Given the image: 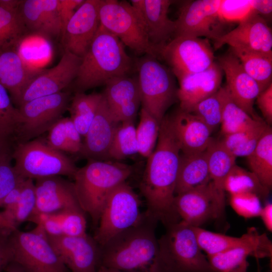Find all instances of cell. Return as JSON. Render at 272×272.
I'll return each mask as SVG.
<instances>
[{
	"instance_id": "obj_1",
	"label": "cell",
	"mask_w": 272,
	"mask_h": 272,
	"mask_svg": "<svg viewBox=\"0 0 272 272\" xmlns=\"http://www.w3.org/2000/svg\"><path fill=\"white\" fill-rule=\"evenodd\" d=\"M180 152L170 117L165 116L160 123L155 149L147 158L140 186L147 203L146 213L166 227L180 221L174 206Z\"/></svg>"
},
{
	"instance_id": "obj_2",
	"label": "cell",
	"mask_w": 272,
	"mask_h": 272,
	"mask_svg": "<svg viewBox=\"0 0 272 272\" xmlns=\"http://www.w3.org/2000/svg\"><path fill=\"white\" fill-rule=\"evenodd\" d=\"M157 220L143 213L139 221L100 247V265L127 272L150 270L156 257Z\"/></svg>"
},
{
	"instance_id": "obj_3",
	"label": "cell",
	"mask_w": 272,
	"mask_h": 272,
	"mask_svg": "<svg viewBox=\"0 0 272 272\" xmlns=\"http://www.w3.org/2000/svg\"><path fill=\"white\" fill-rule=\"evenodd\" d=\"M131 58L120 40L100 25L87 51L82 57L74 87L76 92L102 85L115 78L127 76Z\"/></svg>"
},
{
	"instance_id": "obj_4",
	"label": "cell",
	"mask_w": 272,
	"mask_h": 272,
	"mask_svg": "<svg viewBox=\"0 0 272 272\" xmlns=\"http://www.w3.org/2000/svg\"><path fill=\"white\" fill-rule=\"evenodd\" d=\"M132 173L131 166L107 160H89L85 166L78 169L73 182L77 198L95 229L107 196Z\"/></svg>"
},
{
	"instance_id": "obj_5",
	"label": "cell",
	"mask_w": 272,
	"mask_h": 272,
	"mask_svg": "<svg viewBox=\"0 0 272 272\" xmlns=\"http://www.w3.org/2000/svg\"><path fill=\"white\" fill-rule=\"evenodd\" d=\"M158 239L154 272H215L197 242L193 226L180 221Z\"/></svg>"
},
{
	"instance_id": "obj_6",
	"label": "cell",
	"mask_w": 272,
	"mask_h": 272,
	"mask_svg": "<svg viewBox=\"0 0 272 272\" xmlns=\"http://www.w3.org/2000/svg\"><path fill=\"white\" fill-rule=\"evenodd\" d=\"M100 25L135 53L158 57V48L152 44L139 11L123 1L101 0Z\"/></svg>"
},
{
	"instance_id": "obj_7",
	"label": "cell",
	"mask_w": 272,
	"mask_h": 272,
	"mask_svg": "<svg viewBox=\"0 0 272 272\" xmlns=\"http://www.w3.org/2000/svg\"><path fill=\"white\" fill-rule=\"evenodd\" d=\"M152 55L146 54L136 62L142 108L158 122L177 97L173 74Z\"/></svg>"
},
{
	"instance_id": "obj_8",
	"label": "cell",
	"mask_w": 272,
	"mask_h": 272,
	"mask_svg": "<svg viewBox=\"0 0 272 272\" xmlns=\"http://www.w3.org/2000/svg\"><path fill=\"white\" fill-rule=\"evenodd\" d=\"M12 156L16 171L24 179L36 180L52 176L74 178L78 169L63 152L39 139L18 143Z\"/></svg>"
},
{
	"instance_id": "obj_9",
	"label": "cell",
	"mask_w": 272,
	"mask_h": 272,
	"mask_svg": "<svg viewBox=\"0 0 272 272\" xmlns=\"http://www.w3.org/2000/svg\"><path fill=\"white\" fill-rule=\"evenodd\" d=\"M10 239L13 261L24 272H70L39 226L29 231L14 230Z\"/></svg>"
},
{
	"instance_id": "obj_10",
	"label": "cell",
	"mask_w": 272,
	"mask_h": 272,
	"mask_svg": "<svg viewBox=\"0 0 272 272\" xmlns=\"http://www.w3.org/2000/svg\"><path fill=\"white\" fill-rule=\"evenodd\" d=\"M140 207L138 195L126 181L115 187L106 198L93 237L100 247L137 224L143 214Z\"/></svg>"
},
{
	"instance_id": "obj_11",
	"label": "cell",
	"mask_w": 272,
	"mask_h": 272,
	"mask_svg": "<svg viewBox=\"0 0 272 272\" xmlns=\"http://www.w3.org/2000/svg\"><path fill=\"white\" fill-rule=\"evenodd\" d=\"M70 97L69 92L61 91L19 106V124L16 134L18 143L32 140L48 131L62 117L68 108Z\"/></svg>"
},
{
	"instance_id": "obj_12",
	"label": "cell",
	"mask_w": 272,
	"mask_h": 272,
	"mask_svg": "<svg viewBox=\"0 0 272 272\" xmlns=\"http://www.w3.org/2000/svg\"><path fill=\"white\" fill-rule=\"evenodd\" d=\"M158 57L168 63L178 79L202 72L215 62L209 40L190 36L174 37L159 48Z\"/></svg>"
},
{
	"instance_id": "obj_13",
	"label": "cell",
	"mask_w": 272,
	"mask_h": 272,
	"mask_svg": "<svg viewBox=\"0 0 272 272\" xmlns=\"http://www.w3.org/2000/svg\"><path fill=\"white\" fill-rule=\"evenodd\" d=\"M221 0H196L185 2L179 9L175 21L174 37H205L213 41L226 33V23L221 17Z\"/></svg>"
},
{
	"instance_id": "obj_14",
	"label": "cell",
	"mask_w": 272,
	"mask_h": 272,
	"mask_svg": "<svg viewBox=\"0 0 272 272\" xmlns=\"http://www.w3.org/2000/svg\"><path fill=\"white\" fill-rule=\"evenodd\" d=\"M225 205V195L218 191L212 181L176 195L174 199L180 221L196 227L221 217Z\"/></svg>"
},
{
	"instance_id": "obj_15",
	"label": "cell",
	"mask_w": 272,
	"mask_h": 272,
	"mask_svg": "<svg viewBox=\"0 0 272 272\" xmlns=\"http://www.w3.org/2000/svg\"><path fill=\"white\" fill-rule=\"evenodd\" d=\"M81 60V57L64 51L56 65L39 71L33 77L15 104L20 106L34 99L62 91L76 78Z\"/></svg>"
},
{
	"instance_id": "obj_16",
	"label": "cell",
	"mask_w": 272,
	"mask_h": 272,
	"mask_svg": "<svg viewBox=\"0 0 272 272\" xmlns=\"http://www.w3.org/2000/svg\"><path fill=\"white\" fill-rule=\"evenodd\" d=\"M218 49L225 44L272 56V32L266 20L253 10L237 27L214 40Z\"/></svg>"
},
{
	"instance_id": "obj_17",
	"label": "cell",
	"mask_w": 272,
	"mask_h": 272,
	"mask_svg": "<svg viewBox=\"0 0 272 272\" xmlns=\"http://www.w3.org/2000/svg\"><path fill=\"white\" fill-rule=\"evenodd\" d=\"M101 0H85L76 10L61 33L64 51L83 57L100 26Z\"/></svg>"
},
{
	"instance_id": "obj_18",
	"label": "cell",
	"mask_w": 272,
	"mask_h": 272,
	"mask_svg": "<svg viewBox=\"0 0 272 272\" xmlns=\"http://www.w3.org/2000/svg\"><path fill=\"white\" fill-rule=\"evenodd\" d=\"M47 237L70 272H97L100 265L101 250L93 237L87 234L80 236Z\"/></svg>"
},
{
	"instance_id": "obj_19",
	"label": "cell",
	"mask_w": 272,
	"mask_h": 272,
	"mask_svg": "<svg viewBox=\"0 0 272 272\" xmlns=\"http://www.w3.org/2000/svg\"><path fill=\"white\" fill-rule=\"evenodd\" d=\"M218 63L226 76L225 87L232 101L252 118H260L253 108L254 102L261 92L258 84L231 51L219 57Z\"/></svg>"
},
{
	"instance_id": "obj_20",
	"label": "cell",
	"mask_w": 272,
	"mask_h": 272,
	"mask_svg": "<svg viewBox=\"0 0 272 272\" xmlns=\"http://www.w3.org/2000/svg\"><path fill=\"white\" fill-rule=\"evenodd\" d=\"M35 185L36 204L33 214H52L66 210L82 209L77 198L74 183L62 176L39 178L35 180Z\"/></svg>"
},
{
	"instance_id": "obj_21",
	"label": "cell",
	"mask_w": 272,
	"mask_h": 272,
	"mask_svg": "<svg viewBox=\"0 0 272 272\" xmlns=\"http://www.w3.org/2000/svg\"><path fill=\"white\" fill-rule=\"evenodd\" d=\"M103 95L114 119L118 123L133 121L141 104L137 78H115L106 84Z\"/></svg>"
},
{
	"instance_id": "obj_22",
	"label": "cell",
	"mask_w": 272,
	"mask_h": 272,
	"mask_svg": "<svg viewBox=\"0 0 272 272\" xmlns=\"http://www.w3.org/2000/svg\"><path fill=\"white\" fill-rule=\"evenodd\" d=\"M119 124L112 116L103 95L96 114L84 137L80 154L88 160H108V151Z\"/></svg>"
},
{
	"instance_id": "obj_23",
	"label": "cell",
	"mask_w": 272,
	"mask_h": 272,
	"mask_svg": "<svg viewBox=\"0 0 272 272\" xmlns=\"http://www.w3.org/2000/svg\"><path fill=\"white\" fill-rule=\"evenodd\" d=\"M222 77V70L214 62L202 72L178 79L177 97L180 102V109L189 112L199 102L217 92L221 87Z\"/></svg>"
},
{
	"instance_id": "obj_24",
	"label": "cell",
	"mask_w": 272,
	"mask_h": 272,
	"mask_svg": "<svg viewBox=\"0 0 272 272\" xmlns=\"http://www.w3.org/2000/svg\"><path fill=\"white\" fill-rule=\"evenodd\" d=\"M18 12L27 30L50 37L61 35L59 0L22 1Z\"/></svg>"
},
{
	"instance_id": "obj_25",
	"label": "cell",
	"mask_w": 272,
	"mask_h": 272,
	"mask_svg": "<svg viewBox=\"0 0 272 272\" xmlns=\"http://www.w3.org/2000/svg\"><path fill=\"white\" fill-rule=\"evenodd\" d=\"M170 0H132L131 4L140 13L150 42L158 48L174 35L175 22L169 19Z\"/></svg>"
},
{
	"instance_id": "obj_26",
	"label": "cell",
	"mask_w": 272,
	"mask_h": 272,
	"mask_svg": "<svg viewBox=\"0 0 272 272\" xmlns=\"http://www.w3.org/2000/svg\"><path fill=\"white\" fill-rule=\"evenodd\" d=\"M250 256L256 259L271 258L272 243L265 233L244 246L207 257L215 272H248Z\"/></svg>"
},
{
	"instance_id": "obj_27",
	"label": "cell",
	"mask_w": 272,
	"mask_h": 272,
	"mask_svg": "<svg viewBox=\"0 0 272 272\" xmlns=\"http://www.w3.org/2000/svg\"><path fill=\"white\" fill-rule=\"evenodd\" d=\"M169 117L182 154L206 150L213 140L211 137L213 131L203 121L191 113L181 109Z\"/></svg>"
},
{
	"instance_id": "obj_28",
	"label": "cell",
	"mask_w": 272,
	"mask_h": 272,
	"mask_svg": "<svg viewBox=\"0 0 272 272\" xmlns=\"http://www.w3.org/2000/svg\"><path fill=\"white\" fill-rule=\"evenodd\" d=\"M31 70L14 48L0 50V84L10 93L15 104L22 92L38 72Z\"/></svg>"
},
{
	"instance_id": "obj_29",
	"label": "cell",
	"mask_w": 272,
	"mask_h": 272,
	"mask_svg": "<svg viewBox=\"0 0 272 272\" xmlns=\"http://www.w3.org/2000/svg\"><path fill=\"white\" fill-rule=\"evenodd\" d=\"M210 181L206 151L192 154H180L175 195Z\"/></svg>"
},
{
	"instance_id": "obj_30",
	"label": "cell",
	"mask_w": 272,
	"mask_h": 272,
	"mask_svg": "<svg viewBox=\"0 0 272 272\" xmlns=\"http://www.w3.org/2000/svg\"><path fill=\"white\" fill-rule=\"evenodd\" d=\"M201 250L207 256L223 253L244 246L255 240L259 235L255 227L249 228L241 237H233L193 227Z\"/></svg>"
},
{
	"instance_id": "obj_31",
	"label": "cell",
	"mask_w": 272,
	"mask_h": 272,
	"mask_svg": "<svg viewBox=\"0 0 272 272\" xmlns=\"http://www.w3.org/2000/svg\"><path fill=\"white\" fill-rule=\"evenodd\" d=\"M248 165L262 185L272 186V130L268 125L253 152L247 157Z\"/></svg>"
},
{
	"instance_id": "obj_32",
	"label": "cell",
	"mask_w": 272,
	"mask_h": 272,
	"mask_svg": "<svg viewBox=\"0 0 272 272\" xmlns=\"http://www.w3.org/2000/svg\"><path fill=\"white\" fill-rule=\"evenodd\" d=\"M206 152L211 181L218 191L225 195L224 181L236 164V158L225 148L220 141L213 139Z\"/></svg>"
},
{
	"instance_id": "obj_33",
	"label": "cell",
	"mask_w": 272,
	"mask_h": 272,
	"mask_svg": "<svg viewBox=\"0 0 272 272\" xmlns=\"http://www.w3.org/2000/svg\"><path fill=\"white\" fill-rule=\"evenodd\" d=\"M103 98L101 93L76 92L67 109L70 118L81 136L86 135Z\"/></svg>"
},
{
	"instance_id": "obj_34",
	"label": "cell",
	"mask_w": 272,
	"mask_h": 272,
	"mask_svg": "<svg viewBox=\"0 0 272 272\" xmlns=\"http://www.w3.org/2000/svg\"><path fill=\"white\" fill-rule=\"evenodd\" d=\"M230 48L231 52L240 60L245 71L258 84L261 92L272 83V56L241 49Z\"/></svg>"
},
{
	"instance_id": "obj_35",
	"label": "cell",
	"mask_w": 272,
	"mask_h": 272,
	"mask_svg": "<svg viewBox=\"0 0 272 272\" xmlns=\"http://www.w3.org/2000/svg\"><path fill=\"white\" fill-rule=\"evenodd\" d=\"M36 195L34 180L25 179L22 184L19 199L12 209L1 212L4 218L13 230L28 221L35 210Z\"/></svg>"
},
{
	"instance_id": "obj_36",
	"label": "cell",
	"mask_w": 272,
	"mask_h": 272,
	"mask_svg": "<svg viewBox=\"0 0 272 272\" xmlns=\"http://www.w3.org/2000/svg\"><path fill=\"white\" fill-rule=\"evenodd\" d=\"M225 192L230 195L241 193H253L261 198H265L269 191L260 183L256 176L235 164L231 170L224 183Z\"/></svg>"
},
{
	"instance_id": "obj_37",
	"label": "cell",
	"mask_w": 272,
	"mask_h": 272,
	"mask_svg": "<svg viewBox=\"0 0 272 272\" xmlns=\"http://www.w3.org/2000/svg\"><path fill=\"white\" fill-rule=\"evenodd\" d=\"M226 91L220 124L221 132L224 135L248 130L263 121L260 118H252L238 106L230 98L227 89Z\"/></svg>"
},
{
	"instance_id": "obj_38",
	"label": "cell",
	"mask_w": 272,
	"mask_h": 272,
	"mask_svg": "<svg viewBox=\"0 0 272 272\" xmlns=\"http://www.w3.org/2000/svg\"><path fill=\"white\" fill-rule=\"evenodd\" d=\"M267 126L263 120L248 130L224 135L220 141L236 158L247 157L255 148Z\"/></svg>"
},
{
	"instance_id": "obj_39",
	"label": "cell",
	"mask_w": 272,
	"mask_h": 272,
	"mask_svg": "<svg viewBox=\"0 0 272 272\" xmlns=\"http://www.w3.org/2000/svg\"><path fill=\"white\" fill-rule=\"evenodd\" d=\"M139 153L133 121L119 123L111 142L108 159L120 161Z\"/></svg>"
},
{
	"instance_id": "obj_40",
	"label": "cell",
	"mask_w": 272,
	"mask_h": 272,
	"mask_svg": "<svg viewBox=\"0 0 272 272\" xmlns=\"http://www.w3.org/2000/svg\"><path fill=\"white\" fill-rule=\"evenodd\" d=\"M27 30L18 9L10 10L0 6V50L14 48Z\"/></svg>"
},
{
	"instance_id": "obj_41",
	"label": "cell",
	"mask_w": 272,
	"mask_h": 272,
	"mask_svg": "<svg viewBox=\"0 0 272 272\" xmlns=\"http://www.w3.org/2000/svg\"><path fill=\"white\" fill-rule=\"evenodd\" d=\"M225 87L199 102L191 109L190 113L203 121L213 131L221 124L225 98Z\"/></svg>"
},
{
	"instance_id": "obj_42",
	"label": "cell",
	"mask_w": 272,
	"mask_h": 272,
	"mask_svg": "<svg viewBox=\"0 0 272 272\" xmlns=\"http://www.w3.org/2000/svg\"><path fill=\"white\" fill-rule=\"evenodd\" d=\"M160 123L144 109L141 108L140 122L135 127L139 153L148 158L157 145Z\"/></svg>"
},
{
	"instance_id": "obj_43",
	"label": "cell",
	"mask_w": 272,
	"mask_h": 272,
	"mask_svg": "<svg viewBox=\"0 0 272 272\" xmlns=\"http://www.w3.org/2000/svg\"><path fill=\"white\" fill-rule=\"evenodd\" d=\"M18 124V109L14 107L8 91L0 84V138L9 141L16 135Z\"/></svg>"
},
{
	"instance_id": "obj_44",
	"label": "cell",
	"mask_w": 272,
	"mask_h": 272,
	"mask_svg": "<svg viewBox=\"0 0 272 272\" xmlns=\"http://www.w3.org/2000/svg\"><path fill=\"white\" fill-rule=\"evenodd\" d=\"M53 214L60 224L62 235L80 236L87 234L86 213L82 209L66 210Z\"/></svg>"
},
{
	"instance_id": "obj_45",
	"label": "cell",
	"mask_w": 272,
	"mask_h": 272,
	"mask_svg": "<svg viewBox=\"0 0 272 272\" xmlns=\"http://www.w3.org/2000/svg\"><path fill=\"white\" fill-rule=\"evenodd\" d=\"M230 205L240 216L245 219L259 217L262 208L260 198L253 193L230 195Z\"/></svg>"
},
{
	"instance_id": "obj_46",
	"label": "cell",
	"mask_w": 272,
	"mask_h": 272,
	"mask_svg": "<svg viewBox=\"0 0 272 272\" xmlns=\"http://www.w3.org/2000/svg\"><path fill=\"white\" fill-rule=\"evenodd\" d=\"M253 9L251 0H221L219 13L225 22H238L246 17Z\"/></svg>"
},
{
	"instance_id": "obj_47",
	"label": "cell",
	"mask_w": 272,
	"mask_h": 272,
	"mask_svg": "<svg viewBox=\"0 0 272 272\" xmlns=\"http://www.w3.org/2000/svg\"><path fill=\"white\" fill-rule=\"evenodd\" d=\"M46 142L51 148L73 154L72 149L65 128L64 117L57 121L48 130Z\"/></svg>"
},
{
	"instance_id": "obj_48",
	"label": "cell",
	"mask_w": 272,
	"mask_h": 272,
	"mask_svg": "<svg viewBox=\"0 0 272 272\" xmlns=\"http://www.w3.org/2000/svg\"><path fill=\"white\" fill-rule=\"evenodd\" d=\"M11 158L0 162V203L6 195L24 180L10 163Z\"/></svg>"
},
{
	"instance_id": "obj_49",
	"label": "cell",
	"mask_w": 272,
	"mask_h": 272,
	"mask_svg": "<svg viewBox=\"0 0 272 272\" xmlns=\"http://www.w3.org/2000/svg\"><path fill=\"white\" fill-rule=\"evenodd\" d=\"M13 231L0 228V272L13 260V254L10 235Z\"/></svg>"
},
{
	"instance_id": "obj_50",
	"label": "cell",
	"mask_w": 272,
	"mask_h": 272,
	"mask_svg": "<svg viewBox=\"0 0 272 272\" xmlns=\"http://www.w3.org/2000/svg\"><path fill=\"white\" fill-rule=\"evenodd\" d=\"M256 100L266 124L270 126L272 123V83L260 93Z\"/></svg>"
},
{
	"instance_id": "obj_51",
	"label": "cell",
	"mask_w": 272,
	"mask_h": 272,
	"mask_svg": "<svg viewBox=\"0 0 272 272\" xmlns=\"http://www.w3.org/2000/svg\"><path fill=\"white\" fill-rule=\"evenodd\" d=\"M84 1L59 0V11L62 22V30L76 10L83 4Z\"/></svg>"
},
{
	"instance_id": "obj_52",
	"label": "cell",
	"mask_w": 272,
	"mask_h": 272,
	"mask_svg": "<svg viewBox=\"0 0 272 272\" xmlns=\"http://www.w3.org/2000/svg\"><path fill=\"white\" fill-rule=\"evenodd\" d=\"M24 180L19 183L6 195L0 203L1 208H3L4 210L10 209L16 205L20 197Z\"/></svg>"
},
{
	"instance_id": "obj_53",
	"label": "cell",
	"mask_w": 272,
	"mask_h": 272,
	"mask_svg": "<svg viewBox=\"0 0 272 272\" xmlns=\"http://www.w3.org/2000/svg\"><path fill=\"white\" fill-rule=\"evenodd\" d=\"M253 10L262 17L271 18L272 12V1L251 0Z\"/></svg>"
},
{
	"instance_id": "obj_54",
	"label": "cell",
	"mask_w": 272,
	"mask_h": 272,
	"mask_svg": "<svg viewBox=\"0 0 272 272\" xmlns=\"http://www.w3.org/2000/svg\"><path fill=\"white\" fill-rule=\"evenodd\" d=\"M259 217H260L266 229L272 231V204L267 202L262 206Z\"/></svg>"
},
{
	"instance_id": "obj_55",
	"label": "cell",
	"mask_w": 272,
	"mask_h": 272,
	"mask_svg": "<svg viewBox=\"0 0 272 272\" xmlns=\"http://www.w3.org/2000/svg\"><path fill=\"white\" fill-rule=\"evenodd\" d=\"M8 142L0 138V162L12 156Z\"/></svg>"
},
{
	"instance_id": "obj_56",
	"label": "cell",
	"mask_w": 272,
	"mask_h": 272,
	"mask_svg": "<svg viewBox=\"0 0 272 272\" xmlns=\"http://www.w3.org/2000/svg\"><path fill=\"white\" fill-rule=\"evenodd\" d=\"M21 2L18 0H0V6L10 10H16L18 9Z\"/></svg>"
},
{
	"instance_id": "obj_57",
	"label": "cell",
	"mask_w": 272,
	"mask_h": 272,
	"mask_svg": "<svg viewBox=\"0 0 272 272\" xmlns=\"http://www.w3.org/2000/svg\"><path fill=\"white\" fill-rule=\"evenodd\" d=\"M3 272H24L21 267L15 262H11Z\"/></svg>"
},
{
	"instance_id": "obj_58",
	"label": "cell",
	"mask_w": 272,
	"mask_h": 272,
	"mask_svg": "<svg viewBox=\"0 0 272 272\" xmlns=\"http://www.w3.org/2000/svg\"><path fill=\"white\" fill-rule=\"evenodd\" d=\"M97 272H127V271H124L116 269L108 268L102 265H100ZM143 272H153L152 270V269L151 268L150 270L146 271H143Z\"/></svg>"
},
{
	"instance_id": "obj_59",
	"label": "cell",
	"mask_w": 272,
	"mask_h": 272,
	"mask_svg": "<svg viewBox=\"0 0 272 272\" xmlns=\"http://www.w3.org/2000/svg\"><path fill=\"white\" fill-rule=\"evenodd\" d=\"M0 228L14 231L0 212Z\"/></svg>"
},
{
	"instance_id": "obj_60",
	"label": "cell",
	"mask_w": 272,
	"mask_h": 272,
	"mask_svg": "<svg viewBox=\"0 0 272 272\" xmlns=\"http://www.w3.org/2000/svg\"><path fill=\"white\" fill-rule=\"evenodd\" d=\"M257 272H261L260 265H259V264L258 263L257 261Z\"/></svg>"
}]
</instances>
